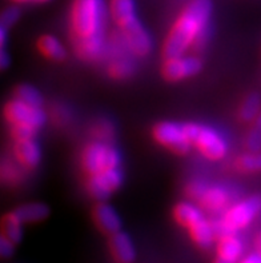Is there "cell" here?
I'll use <instances>...</instances> for the list:
<instances>
[{"mask_svg":"<svg viewBox=\"0 0 261 263\" xmlns=\"http://www.w3.org/2000/svg\"><path fill=\"white\" fill-rule=\"evenodd\" d=\"M237 263H261V255L256 251V253L247 255L245 258H242Z\"/></svg>","mask_w":261,"mask_h":263,"instance_id":"cell-33","label":"cell"},{"mask_svg":"<svg viewBox=\"0 0 261 263\" xmlns=\"http://www.w3.org/2000/svg\"><path fill=\"white\" fill-rule=\"evenodd\" d=\"M91 220L96 230L106 237L122 231V218L107 200H99L91 209Z\"/></svg>","mask_w":261,"mask_h":263,"instance_id":"cell-11","label":"cell"},{"mask_svg":"<svg viewBox=\"0 0 261 263\" xmlns=\"http://www.w3.org/2000/svg\"><path fill=\"white\" fill-rule=\"evenodd\" d=\"M256 251L261 255V235L257 238V240H256Z\"/></svg>","mask_w":261,"mask_h":263,"instance_id":"cell-36","label":"cell"},{"mask_svg":"<svg viewBox=\"0 0 261 263\" xmlns=\"http://www.w3.org/2000/svg\"><path fill=\"white\" fill-rule=\"evenodd\" d=\"M196 203L207 213H224L231 203V193L220 184H215V186L208 184V187L205 189V191Z\"/></svg>","mask_w":261,"mask_h":263,"instance_id":"cell-13","label":"cell"},{"mask_svg":"<svg viewBox=\"0 0 261 263\" xmlns=\"http://www.w3.org/2000/svg\"><path fill=\"white\" fill-rule=\"evenodd\" d=\"M13 3H27V2H32V0H11Z\"/></svg>","mask_w":261,"mask_h":263,"instance_id":"cell-38","label":"cell"},{"mask_svg":"<svg viewBox=\"0 0 261 263\" xmlns=\"http://www.w3.org/2000/svg\"><path fill=\"white\" fill-rule=\"evenodd\" d=\"M187 231H188V235L192 242L198 249H203V250H208L216 240L211 220L205 219V218L200 220V222H197L196 224H193L192 227H189Z\"/></svg>","mask_w":261,"mask_h":263,"instance_id":"cell-21","label":"cell"},{"mask_svg":"<svg viewBox=\"0 0 261 263\" xmlns=\"http://www.w3.org/2000/svg\"><path fill=\"white\" fill-rule=\"evenodd\" d=\"M152 138L159 146L171 151L178 157H184L191 151V140L185 135L183 124L169 120H163L152 127Z\"/></svg>","mask_w":261,"mask_h":263,"instance_id":"cell-5","label":"cell"},{"mask_svg":"<svg viewBox=\"0 0 261 263\" xmlns=\"http://www.w3.org/2000/svg\"><path fill=\"white\" fill-rule=\"evenodd\" d=\"M185 135L191 140L200 155L211 162H217L227 157L228 142L217 130L198 123H183Z\"/></svg>","mask_w":261,"mask_h":263,"instance_id":"cell-3","label":"cell"},{"mask_svg":"<svg viewBox=\"0 0 261 263\" xmlns=\"http://www.w3.org/2000/svg\"><path fill=\"white\" fill-rule=\"evenodd\" d=\"M33 3H47V2H51V0H32Z\"/></svg>","mask_w":261,"mask_h":263,"instance_id":"cell-39","label":"cell"},{"mask_svg":"<svg viewBox=\"0 0 261 263\" xmlns=\"http://www.w3.org/2000/svg\"><path fill=\"white\" fill-rule=\"evenodd\" d=\"M37 128L28 124H11L10 126V137L12 140H26V139H32L36 137Z\"/></svg>","mask_w":261,"mask_h":263,"instance_id":"cell-28","label":"cell"},{"mask_svg":"<svg viewBox=\"0 0 261 263\" xmlns=\"http://www.w3.org/2000/svg\"><path fill=\"white\" fill-rule=\"evenodd\" d=\"M135 64L126 58L115 59L108 64L107 73L113 80H126L129 79L135 73Z\"/></svg>","mask_w":261,"mask_h":263,"instance_id":"cell-26","label":"cell"},{"mask_svg":"<svg viewBox=\"0 0 261 263\" xmlns=\"http://www.w3.org/2000/svg\"><path fill=\"white\" fill-rule=\"evenodd\" d=\"M235 168L240 174H255L261 171V151L252 153L247 151L240 154L235 159Z\"/></svg>","mask_w":261,"mask_h":263,"instance_id":"cell-24","label":"cell"},{"mask_svg":"<svg viewBox=\"0 0 261 263\" xmlns=\"http://www.w3.org/2000/svg\"><path fill=\"white\" fill-rule=\"evenodd\" d=\"M213 4L212 0H191L178 13L163 42V58L182 57L209 31Z\"/></svg>","mask_w":261,"mask_h":263,"instance_id":"cell-2","label":"cell"},{"mask_svg":"<svg viewBox=\"0 0 261 263\" xmlns=\"http://www.w3.org/2000/svg\"><path fill=\"white\" fill-rule=\"evenodd\" d=\"M207 187H208V184L205 183V182H203V180H192V182H189V183L185 186V195H187V198H189L191 200L197 202Z\"/></svg>","mask_w":261,"mask_h":263,"instance_id":"cell-31","label":"cell"},{"mask_svg":"<svg viewBox=\"0 0 261 263\" xmlns=\"http://www.w3.org/2000/svg\"><path fill=\"white\" fill-rule=\"evenodd\" d=\"M212 263H233V262H229V260H225V259H223V258L217 257Z\"/></svg>","mask_w":261,"mask_h":263,"instance_id":"cell-37","label":"cell"},{"mask_svg":"<svg viewBox=\"0 0 261 263\" xmlns=\"http://www.w3.org/2000/svg\"><path fill=\"white\" fill-rule=\"evenodd\" d=\"M15 214L20 218V220L24 224L40 223L48 219L51 210L43 202H31V203H24L22 206L15 209Z\"/></svg>","mask_w":261,"mask_h":263,"instance_id":"cell-19","label":"cell"},{"mask_svg":"<svg viewBox=\"0 0 261 263\" xmlns=\"http://www.w3.org/2000/svg\"><path fill=\"white\" fill-rule=\"evenodd\" d=\"M23 222L20 220L15 211L4 214L0 222V231H2V237L10 239L15 245L20 243L22 237H23Z\"/></svg>","mask_w":261,"mask_h":263,"instance_id":"cell-23","label":"cell"},{"mask_svg":"<svg viewBox=\"0 0 261 263\" xmlns=\"http://www.w3.org/2000/svg\"><path fill=\"white\" fill-rule=\"evenodd\" d=\"M10 63H11L10 55L7 53L6 48H2V55H0V66H2V70H6Z\"/></svg>","mask_w":261,"mask_h":263,"instance_id":"cell-34","label":"cell"},{"mask_svg":"<svg viewBox=\"0 0 261 263\" xmlns=\"http://www.w3.org/2000/svg\"><path fill=\"white\" fill-rule=\"evenodd\" d=\"M108 251L113 263H133L136 260L135 245L123 230L108 237Z\"/></svg>","mask_w":261,"mask_h":263,"instance_id":"cell-14","label":"cell"},{"mask_svg":"<svg viewBox=\"0 0 261 263\" xmlns=\"http://www.w3.org/2000/svg\"><path fill=\"white\" fill-rule=\"evenodd\" d=\"M244 251L242 239L236 235V233L228 234L225 237L218 238L216 243V254L217 257L223 258L229 262L237 263Z\"/></svg>","mask_w":261,"mask_h":263,"instance_id":"cell-18","label":"cell"},{"mask_svg":"<svg viewBox=\"0 0 261 263\" xmlns=\"http://www.w3.org/2000/svg\"><path fill=\"white\" fill-rule=\"evenodd\" d=\"M203 209L192 202H177L172 209V218L177 226L188 230L189 227L204 219Z\"/></svg>","mask_w":261,"mask_h":263,"instance_id":"cell-16","label":"cell"},{"mask_svg":"<svg viewBox=\"0 0 261 263\" xmlns=\"http://www.w3.org/2000/svg\"><path fill=\"white\" fill-rule=\"evenodd\" d=\"M35 47H36L37 52L50 62L62 63L67 59L66 47L56 36H53L51 33H42L36 39Z\"/></svg>","mask_w":261,"mask_h":263,"instance_id":"cell-15","label":"cell"},{"mask_svg":"<svg viewBox=\"0 0 261 263\" xmlns=\"http://www.w3.org/2000/svg\"><path fill=\"white\" fill-rule=\"evenodd\" d=\"M79 163L83 173L88 177L109 168L120 167L122 155L111 142L93 139L82 148Z\"/></svg>","mask_w":261,"mask_h":263,"instance_id":"cell-4","label":"cell"},{"mask_svg":"<svg viewBox=\"0 0 261 263\" xmlns=\"http://www.w3.org/2000/svg\"><path fill=\"white\" fill-rule=\"evenodd\" d=\"M109 8L104 0H72L70 7V39L73 52L83 62L102 59L107 51Z\"/></svg>","mask_w":261,"mask_h":263,"instance_id":"cell-1","label":"cell"},{"mask_svg":"<svg viewBox=\"0 0 261 263\" xmlns=\"http://www.w3.org/2000/svg\"><path fill=\"white\" fill-rule=\"evenodd\" d=\"M244 147L247 151L252 153H260L261 151V114L260 117L252 123L251 130L245 137Z\"/></svg>","mask_w":261,"mask_h":263,"instance_id":"cell-27","label":"cell"},{"mask_svg":"<svg viewBox=\"0 0 261 263\" xmlns=\"http://www.w3.org/2000/svg\"><path fill=\"white\" fill-rule=\"evenodd\" d=\"M15 247H16V245L13 242L0 235V255L3 259H8V258L12 257L15 254Z\"/></svg>","mask_w":261,"mask_h":263,"instance_id":"cell-32","label":"cell"},{"mask_svg":"<svg viewBox=\"0 0 261 263\" xmlns=\"http://www.w3.org/2000/svg\"><path fill=\"white\" fill-rule=\"evenodd\" d=\"M261 213V194H255L251 197L240 200L237 203L229 206L223 213L225 223L228 224L232 231L243 230L258 217Z\"/></svg>","mask_w":261,"mask_h":263,"instance_id":"cell-7","label":"cell"},{"mask_svg":"<svg viewBox=\"0 0 261 263\" xmlns=\"http://www.w3.org/2000/svg\"><path fill=\"white\" fill-rule=\"evenodd\" d=\"M12 95L13 98L22 100V102H24L27 104H31V106L35 107H43V95L40 93V91L37 90L36 87L31 86V84H17L15 87V90H13Z\"/></svg>","mask_w":261,"mask_h":263,"instance_id":"cell-25","label":"cell"},{"mask_svg":"<svg viewBox=\"0 0 261 263\" xmlns=\"http://www.w3.org/2000/svg\"><path fill=\"white\" fill-rule=\"evenodd\" d=\"M108 8L109 16L120 30L139 19L136 15L135 0H111Z\"/></svg>","mask_w":261,"mask_h":263,"instance_id":"cell-17","label":"cell"},{"mask_svg":"<svg viewBox=\"0 0 261 263\" xmlns=\"http://www.w3.org/2000/svg\"><path fill=\"white\" fill-rule=\"evenodd\" d=\"M123 173L120 167L109 168L102 173L88 175L86 182V190L88 195L96 202L107 200L112 197V194L119 190L123 184Z\"/></svg>","mask_w":261,"mask_h":263,"instance_id":"cell-8","label":"cell"},{"mask_svg":"<svg viewBox=\"0 0 261 263\" xmlns=\"http://www.w3.org/2000/svg\"><path fill=\"white\" fill-rule=\"evenodd\" d=\"M203 68V62L197 57H173L167 58L163 62L162 78L168 83H178L185 79L193 78Z\"/></svg>","mask_w":261,"mask_h":263,"instance_id":"cell-9","label":"cell"},{"mask_svg":"<svg viewBox=\"0 0 261 263\" xmlns=\"http://www.w3.org/2000/svg\"><path fill=\"white\" fill-rule=\"evenodd\" d=\"M26 173H28V171L24 170L23 167L13 159V157L3 158L2 168H0V178H2V183L4 186L13 187L20 184L24 180Z\"/></svg>","mask_w":261,"mask_h":263,"instance_id":"cell-22","label":"cell"},{"mask_svg":"<svg viewBox=\"0 0 261 263\" xmlns=\"http://www.w3.org/2000/svg\"><path fill=\"white\" fill-rule=\"evenodd\" d=\"M3 117L8 126L11 124H28L37 130L44 126L47 114L43 107H35L27 104L16 98L7 100L3 107Z\"/></svg>","mask_w":261,"mask_h":263,"instance_id":"cell-6","label":"cell"},{"mask_svg":"<svg viewBox=\"0 0 261 263\" xmlns=\"http://www.w3.org/2000/svg\"><path fill=\"white\" fill-rule=\"evenodd\" d=\"M22 16V11L17 6H8L4 8L2 12V17H0V26L10 30L11 27L15 26L17 23V20Z\"/></svg>","mask_w":261,"mask_h":263,"instance_id":"cell-29","label":"cell"},{"mask_svg":"<svg viewBox=\"0 0 261 263\" xmlns=\"http://www.w3.org/2000/svg\"><path fill=\"white\" fill-rule=\"evenodd\" d=\"M122 36L124 39L127 50L137 58L147 57L152 50V39L146 27L139 19L122 28Z\"/></svg>","mask_w":261,"mask_h":263,"instance_id":"cell-10","label":"cell"},{"mask_svg":"<svg viewBox=\"0 0 261 263\" xmlns=\"http://www.w3.org/2000/svg\"><path fill=\"white\" fill-rule=\"evenodd\" d=\"M12 157L24 170L31 173L36 170L42 162V148L35 138L15 140L12 144Z\"/></svg>","mask_w":261,"mask_h":263,"instance_id":"cell-12","label":"cell"},{"mask_svg":"<svg viewBox=\"0 0 261 263\" xmlns=\"http://www.w3.org/2000/svg\"><path fill=\"white\" fill-rule=\"evenodd\" d=\"M261 114V95L258 92H249L240 102L236 117L242 123H253Z\"/></svg>","mask_w":261,"mask_h":263,"instance_id":"cell-20","label":"cell"},{"mask_svg":"<svg viewBox=\"0 0 261 263\" xmlns=\"http://www.w3.org/2000/svg\"><path fill=\"white\" fill-rule=\"evenodd\" d=\"M93 138L97 140H104V142H112L115 138V130L112 124L109 122H99L96 123L92 130Z\"/></svg>","mask_w":261,"mask_h":263,"instance_id":"cell-30","label":"cell"},{"mask_svg":"<svg viewBox=\"0 0 261 263\" xmlns=\"http://www.w3.org/2000/svg\"><path fill=\"white\" fill-rule=\"evenodd\" d=\"M7 32H8V30L7 28H4V27L0 26V44H2V48H6V43H7Z\"/></svg>","mask_w":261,"mask_h":263,"instance_id":"cell-35","label":"cell"}]
</instances>
